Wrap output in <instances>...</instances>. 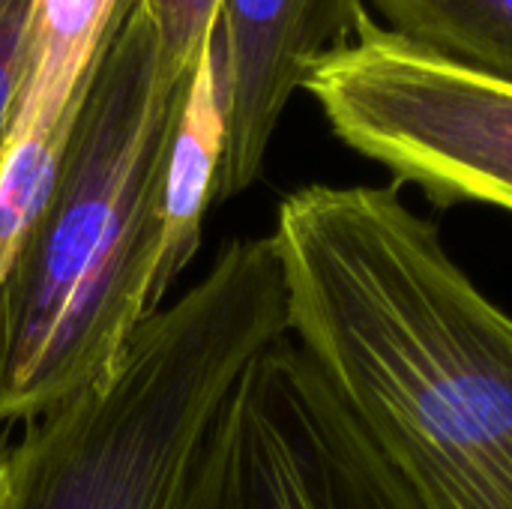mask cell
I'll list each match as a JSON object with an SVG mask.
<instances>
[{"label": "cell", "mask_w": 512, "mask_h": 509, "mask_svg": "<svg viewBox=\"0 0 512 509\" xmlns=\"http://www.w3.org/2000/svg\"><path fill=\"white\" fill-rule=\"evenodd\" d=\"M273 243L294 342L417 509H512V315L396 186H303Z\"/></svg>", "instance_id": "obj_1"}, {"label": "cell", "mask_w": 512, "mask_h": 509, "mask_svg": "<svg viewBox=\"0 0 512 509\" xmlns=\"http://www.w3.org/2000/svg\"><path fill=\"white\" fill-rule=\"evenodd\" d=\"M189 78L165 75L144 3L120 0L51 198L0 285V429L105 381L156 315L159 198Z\"/></svg>", "instance_id": "obj_2"}, {"label": "cell", "mask_w": 512, "mask_h": 509, "mask_svg": "<svg viewBox=\"0 0 512 509\" xmlns=\"http://www.w3.org/2000/svg\"><path fill=\"white\" fill-rule=\"evenodd\" d=\"M291 336L273 237L231 240L114 372L27 423L0 509H174L243 369Z\"/></svg>", "instance_id": "obj_3"}, {"label": "cell", "mask_w": 512, "mask_h": 509, "mask_svg": "<svg viewBox=\"0 0 512 509\" xmlns=\"http://www.w3.org/2000/svg\"><path fill=\"white\" fill-rule=\"evenodd\" d=\"M333 135L435 207L512 213V81L417 48L378 21L303 81Z\"/></svg>", "instance_id": "obj_4"}, {"label": "cell", "mask_w": 512, "mask_h": 509, "mask_svg": "<svg viewBox=\"0 0 512 509\" xmlns=\"http://www.w3.org/2000/svg\"><path fill=\"white\" fill-rule=\"evenodd\" d=\"M174 509H417L294 339L222 402Z\"/></svg>", "instance_id": "obj_5"}, {"label": "cell", "mask_w": 512, "mask_h": 509, "mask_svg": "<svg viewBox=\"0 0 512 509\" xmlns=\"http://www.w3.org/2000/svg\"><path fill=\"white\" fill-rule=\"evenodd\" d=\"M363 0H222L228 111L216 201L246 192L267 159L294 90L372 27Z\"/></svg>", "instance_id": "obj_6"}, {"label": "cell", "mask_w": 512, "mask_h": 509, "mask_svg": "<svg viewBox=\"0 0 512 509\" xmlns=\"http://www.w3.org/2000/svg\"><path fill=\"white\" fill-rule=\"evenodd\" d=\"M225 111L228 72L225 42L216 18L210 36L198 51L168 150L159 198V252L150 288L156 312L165 306L168 291L183 276L201 246L204 213L216 201L219 171L225 159Z\"/></svg>", "instance_id": "obj_7"}, {"label": "cell", "mask_w": 512, "mask_h": 509, "mask_svg": "<svg viewBox=\"0 0 512 509\" xmlns=\"http://www.w3.org/2000/svg\"><path fill=\"white\" fill-rule=\"evenodd\" d=\"M120 0H36L18 111H66L81 93Z\"/></svg>", "instance_id": "obj_8"}, {"label": "cell", "mask_w": 512, "mask_h": 509, "mask_svg": "<svg viewBox=\"0 0 512 509\" xmlns=\"http://www.w3.org/2000/svg\"><path fill=\"white\" fill-rule=\"evenodd\" d=\"M372 6L399 39L512 81V0H372Z\"/></svg>", "instance_id": "obj_9"}, {"label": "cell", "mask_w": 512, "mask_h": 509, "mask_svg": "<svg viewBox=\"0 0 512 509\" xmlns=\"http://www.w3.org/2000/svg\"><path fill=\"white\" fill-rule=\"evenodd\" d=\"M162 51V69L168 78H189L204 39L210 36L222 0H141Z\"/></svg>", "instance_id": "obj_10"}, {"label": "cell", "mask_w": 512, "mask_h": 509, "mask_svg": "<svg viewBox=\"0 0 512 509\" xmlns=\"http://www.w3.org/2000/svg\"><path fill=\"white\" fill-rule=\"evenodd\" d=\"M36 0H0V159L18 114Z\"/></svg>", "instance_id": "obj_11"}, {"label": "cell", "mask_w": 512, "mask_h": 509, "mask_svg": "<svg viewBox=\"0 0 512 509\" xmlns=\"http://www.w3.org/2000/svg\"><path fill=\"white\" fill-rule=\"evenodd\" d=\"M9 429H0V507H3V498H6V477H9V438H6Z\"/></svg>", "instance_id": "obj_12"}]
</instances>
